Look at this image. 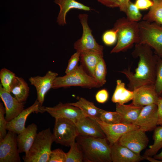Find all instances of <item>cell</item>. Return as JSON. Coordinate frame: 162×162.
<instances>
[{"instance_id":"1f68e13d","label":"cell","mask_w":162,"mask_h":162,"mask_svg":"<svg viewBox=\"0 0 162 162\" xmlns=\"http://www.w3.org/2000/svg\"><path fill=\"white\" fill-rule=\"evenodd\" d=\"M125 13L127 15V18L132 21L138 22L141 19L142 17L140 10L135 4L130 1L129 3Z\"/></svg>"},{"instance_id":"d4e9b609","label":"cell","mask_w":162,"mask_h":162,"mask_svg":"<svg viewBox=\"0 0 162 162\" xmlns=\"http://www.w3.org/2000/svg\"><path fill=\"white\" fill-rule=\"evenodd\" d=\"M29 88L28 84L22 77L15 76L10 86V93L19 101L25 102L29 96Z\"/></svg>"},{"instance_id":"5b68a950","label":"cell","mask_w":162,"mask_h":162,"mask_svg":"<svg viewBox=\"0 0 162 162\" xmlns=\"http://www.w3.org/2000/svg\"><path fill=\"white\" fill-rule=\"evenodd\" d=\"M73 86L90 88L101 87L95 78L86 73L82 64L65 75L57 76L54 81L52 88Z\"/></svg>"},{"instance_id":"30bf717a","label":"cell","mask_w":162,"mask_h":162,"mask_svg":"<svg viewBox=\"0 0 162 162\" xmlns=\"http://www.w3.org/2000/svg\"><path fill=\"white\" fill-rule=\"evenodd\" d=\"M16 134L8 131L0 140V162H20Z\"/></svg>"},{"instance_id":"ab89813d","label":"cell","mask_w":162,"mask_h":162,"mask_svg":"<svg viewBox=\"0 0 162 162\" xmlns=\"http://www.w3.org/2000/svg\"><path fill=\"white\" fill-rule=\"evenodd\" d=\"M135 4L139 10H147L152 6L153 2L152 0H136Z\"/></svg>"},{"instance_id":"8d00e7d4","label":"cell","mask_w":162,"mask_h":162,"mask_svg":"<svg viewBox=\"0 0 162 162\" xmlns=\"http://www.w3.org/2000/svg\"><path fill=\"white\" fill-rule=\"evenodd\" d=\"M102 38L103 41L106 45L111 46L114 44L117 40L116 31L112 28L106 31L103 34Z\"/></svg>"},{"instance_id":"60d3db41","label":"cell","mask_w":162,"mask_h":162,"mask_svg":"<svg viewBox=\"0 0 162 162\" xmlns=\"http://www.w3.org/2000/svg\"><path fill=\"white\" fill-rule=\"evenodd\" d=\"M104 5L110 8H119V2L118 0H97Z\"/></svg>"},{"instance_id":"f35d334b","label":"cell","mask_w":162,"mask_h":162,"mask_svg":"<svg viewBox=\"0 0 162 162\" xmlns=\"http://www.w3.org/2000/svg\"><path fill=\"white\" fill-rule=\"evenodd\" d=\"M109 97V94L107 91L104 89L99 90L95 95L96 101L100 103H104L107 100Z\"/></svg>"},{"instance_id":"d6986e66","label":"cell","mask_w":162,"mask_h":162,"mask_svg":"<svg viewBox=\"0 0 162 162\" xmlns=\"http://www.w3.org/2000/svg\"><path fill=\"white\" fill-rule=\"evenodd\" d=\"M113 162H139L144 160L143 156L136 153L118 142L110 146Z\"/></svg>"},{"instance_id":"2e32d148","label":"cell","mask_w":162,"mask_h":162,"mask_svg":"<svg viewBox=\"0 0 162 162\" xmlns=\"http://www.w3.org/2000/svg\"><path fill=\"white\" fill-rule=\"evenodd\" d=\"M44 106H41L37 99L30 106L24 109L12 120L8 122L6 128L16 134H19L25 128V124L28 116L32 113L44 112Z\"/></svg>"},{"instance_id":"7402d4cb","label":"cell","mask_w":162,"mask_h":162,"mask_svg":"<svg viewBox=\"0 0 162 162\" xmlns=\"http://www.w3.org/2000/svg\"><path fill=\"white\" fill-rule=\"evenodd\" d=\"M143 107L136 106L132 103L129 105L116 103V111L121 115V123L128 124H134Z\"/></svg>"},{"instance_id":"52a82bcc","label":"cell","mask_w":162,"mask_h":162,"mask_svg":"<svg viewBox=\"0 0 162 162\" xmlns=\"http://www.w3.org/2000/svg\"><path fill=\"white\" fill-rule=\"evenodd\" d=\"M52 134L54 141L66 146H70L79 136L76 123L62 118H55Z\"/></svg>"},{"instance_id":"603a6c76","label":"cell","mask_w":162,"mask_h":162,"mask_svg":"<svg viewBox=\"0 0 162 162\" xmlns=\"http://www.w3.org/2000/svg\"><path fill=\"white\" fill-rule=\"evenodd\" d=\"M103 58V51L89 50L80 53L81 64L86 69L90 75L94 78L96 67L99 61Z\"/></svg>"},{"instance_id":"83f0119b","label":"cell","mask_w":162,"mask_h":162,"mask_svg":"<svg viewBox=\"0 0 162 162\" xmlns=\"http://www.w3.org/2000/svg\"><path fill=\"white\" fill-rule=\"evenodd\" d=\"M153 139V143L146 150L143 155L154 156L162 148V126L156 127L154 129Z\"/></svg>"},{"instance_id":"bcb514c9","label":"cell","mask_w":162,"mask_h":162,"mask_svg":"<svg viewBox=\"0 0 162 162\" xmlns=\"http://www.w3.org/2000/svg\"><path fill=\"white\" fill-rule=\"evenodd\" d=\"M160 96L162 98V93L160 95Z\"/></svg>"},{"instance_id":"836d02e7","label":"cell","mask_w":162,"mask_h":162,"mask_svg":"<svg viewBox=\"0 0 162 162\" xmlns=\"http://www.w3.org/2000/svg\"><path fill=\"white\" fill-rule=\"evenodd\" d=\"M154 86L157 93L160 96L162 93V58L160 57L156 65Z\"/></svg>"},{"instance_id":"74e56055","label":"cell","mask_w":162,"mask_h":162,"mask_svg":"<svg viewBox=\"0 0 162 162\" xmlns=\"http://www.w3.org/2000/svg\"><path fill=\"white\" fill-rule=\"evenodd\" d=\"M80 59V53L76 52L70 57L68 60L66 74H68L74 70L78 66V63Z\"/></svg>"},{"instance_id":"4fadbf2b","label":"cell","mask_w":162,"mask_h":162,"mask_svg":"<svg viewBox=\"0 0 162 162\" xmlns=\"http://www.w3.org/2000/svg\"><path fill=\"white\" fill-rule=\"evenodd\" d=\"M106 136L110 146L118 142L119 138L125 133L130 130L139 129L134 124L122 123L109 124L100 120H96Z\"/></svg>"},{"instance_id":"7a4b0ae2","label":"cell","mask_w":162,"mask_h":162,"mask_svg":"<svg viewBox=\"0 0 162 162\" xmlns=\"http://www.w3.org/2000/svg\"><path fill=\"white\" fill-rule=\"evenodd\" d=\"M76 142L82 152L83 161L111 162L110 146L106 138L78 136Z\"/></svg>"},{"instance_id":"44dd1931","label":"cell","mask_w":162,"mask_h":162,"mask_svg":"<svg viewBox=\"0 0 162 162\" xmlns=\"http://www.w3.org/2000/svg\"><path fill=\"white\" fill-rule=\"evenodd\" d=\"M54 2L60 8V11L57 18V22L60 26H63L67 23L66 16L70 10L76 9L87 11L91 10L89 7L75 0H54Z\"/></svg>"},{"instance_id":"7bdbcfd3","label":"cell","mask_w":162,"mask_h":162,"mask_svg":"<svg viewBox=\"0 0 162 162\" xmlns=\"http://www.w3.org/2000/svg\"><path fill=\"white\" fill-rule=\"evenodd\" d=\"M120 5L119 8L120 11L126 13L130 0H118Z\"/></svg>"},{"instance_id":"6da1fadb","label":"cell","mask_w":162,"mask_h":162,"mask_svg":"<svg viewBox=\"0 0 162 162\" xmlns=\"http://www.w3.org/2000/svg\"><path fill=\"white\" fill-rule=\"evenodd\" d=\"M132 55L134 57L138 58L139 59L135 72H131L130 68L120 71L125 75L129 81L128 89L133 91L143 85H154L159 57L153 54L150 46L143 44H136Z\"/></svg>"},{"instance_id":"b9f144b4","label":"cell","mask_w":162,"mask_h":162,"mask_svg":"<svg viewBox=\"0 0 162 162\" xmlns=\"http://www.w3.org/2000/svg\"><path fill=\"white\" fill-rule=\"evenodd\" d=\"M158 115V125L162 126V98L160 96L157 104Z\"/></svg>"},{"instance_id":"ac0fdd59","label":"cell","mask_w":162,"mask_h":162,"mask_svg":"<svg viewBox=\"0 0 162 162\" xmlns=\"http://www.w3.org/2000/svg\"><path fill=\"white\" fill-rule=\"evenodd\" d=\"M79 136L106 138L96 120L87 116L83 117L76 122Z\"/></svg>"},{"instance_id":"4316f807","label":"cell","mask_w":162,"mask_h":162,"mask_svg":"<svg viewBox=\"0 0 162 162\" xmlns=\"http://www.w3.org/2000/svg\"><path fill=\"white\" fill-rule=\"evenodd\" d=\"M153 5L143 17V20L154 22L162 26V0H152Z\"/></svg>"},{"instance_id":"8fae6325","label":"cell","mask_w":162,"mask_h":162,"mask_svg":"<svg viewBox=\"0 0 162 162\" xmlns=\"http://www.w3.org/2000/svg\"><path fill=\"white\" fill-rule=\"evenodd\" d=\"M44 110L55 119L66 118L73 121L76 123L80 118L86 116L82 110L70 103H60L53 107L44 106Z\"/></svg>"},{"instance_id":"cb8c5ba5","label":"cell","mask_w":162,"mask_h":162,"mask_svg":"<svg viewBox=\"0 0 162 162\" xmlns=\"http://www.w3.org/2000/svg\"><path fill=\"white\" fill-rule=\"evenodd\" d=\"M70 103L82 110L86 116L95 120H100L101 115L104 111L96 107L93 102L82 97L79 98L76 102Z\"/></svg>"},{"instance_id":"f546056e","label":"cell","mask_w":162,"mask_h":162,"mask_svg":"<svg viewBox=\"0 0 162 162\" xmlns=\"http://www.w3.org/2000/svg\"><path fill=\"white\" fill-rule=\"evenodd\" d=\"M106 68L105 62L102 58L97 64L95 70L94 78L101 87L106 82Z\"/></svg>"},{"instance_id":"5bb4252c","label":"cell","mask_w":162,"mask_h":162,"mask_svg":"<svg viewBox=\"0 0 162 162\" xmlns=\"http://www.w3.org/2000/svg\"><path fill=\"white\" fill-rule=\"evenodd\" d=\"M58 76V73L49 71L43 76H37L29 78L31 84L36 88L37 100L41 106L43 104L46 94L52 88L54 81Z\"/></svg>"},{"instance_id":"9c48e42d","label":"cell","mask_w":162,"mask_h":162,"mask_svg":"<svg viewBox=\"0 0 162 162\" xmlns=\"http://www.w3.org/2000/svg\"><path fill=\"white\" fill-rule=\"evenodd\" d=\"M145 132L139 129L130 130L123 134L118 142L134 152L140 154L146 147L149 142Z\"/></svg>"},{"instance_id":"d6a6232c","label":"cell","mask_w":162,"mask_h":162,"mask_svg":"<svg viewBox=\"0 0 162 162\" xmlns=\"http://www.w3.org/2000/svg\"><path fill=\"white\" fill-rule=\"evenodd\" d=\"M100 120L109 124L121 123V117L117 111L110 112L104 110L100 117Z\"/></svg>"},{"instance_id":"8992f818","label":"cell","mask_w":162,"mask_h":162,"mask_svg":"<svg viewBox=\"0 0 162 162\" xmlns=\"http://www.w3.org/2000/svg\"><path fill=\"white\" fill-rule=\"evenodd\" d=\"M138 23L139 39L137 44L148 45L162 58V26L143 20Z\"/></svg>"},{"instance_id":"4dcf8cb0","label":"cell","mask_w":162,"mask_h":162,"mask_svg":"<svg viewBox=\"0 0 162 162\" xmlns=\"http://www.w3.org/2000/svg\"><path fill=\"white\" fill-rule=\"evenodd\" d=\"M15 76V73L7 68H3L0 71L1 84L9 92H10V85Z\"/></svg>"},{"instance_id":"277c9868","label":"cell","mask_w":162,"mask_h":162,"mask_svg":"<svg viewBox=\"0 0 162 162\" xmlns=\"http://www.w3.org/2000/svg\"><path fill=\"white\" fill-rule=\"evenodd\" d=\"M54 141L53 134L50 128L39 132L28 155L23 156L24 162H48Z\"/></svg>"},{"instance_id":"e575fe53","label":"cell","mask_w":162,"mask_h":162,"mask_svg":"<svg viewBox=\"0 0 162 162\" xmlns=\"http://www.w3.org/2000/svg\"><path fill=\"white\" fill-rule=\"evenodd\" d=\"M5 109L2 103H0V140L3 139L6 135V126L8 122L6 121L4 114Z\"/></svg>"},{"instance_id":"3957f363","label":"cell","mask_w":162,"mask_h":162,"mask_svg":"<svg viewBox=\"0 0 162 162\" xmlns=\"http://www.w3.org/2000/svg\"><path fill=\"white\" fill-rule=\"evenodd\" d=\"M113 29L117 32V43L110 53L124 51L137 44L139 39L138 22L129 20L127 18H120L115 22Z\"/></svg>"},{"instance_id":"f6af8a7d","label":"cell","mask_w":162,"mask_h":162,"mask_svg":"<svg viewBox=\"0 0 162 162\" xmlns=\"http://www.w3.org/2000/svg\"><path fill=\"white\" fill-rule=\"evenodd\" d=\"M154 158L156 159L162 161V151L158 154H156L154 156Z\"/></svg>"},{"instance_id":"7c38bea8","label":"cell","mask_w":162,"mask_h":162,"mask_svg":"<svg viewBox=\"0 0 162 162\" xmlns=\"http://www.w3.org/2000/svg\"><path fill=\"white\" fill-rule=\"evenodd\" d=\"M157 109L156 104L143 106L134 124L145 132L154 130L158 125Z\"/></svg>"},{"instance_id":"9a60e30c","label":"cell","mask_w":162,"mask_h":162,"mask_svg":"<svg viewBox=\"0 0 162 162\" xmlns=\"http://www.w3.org/2000/svg\"><path fill=\"white\" fill-rule=\"evenodd\" d=\"M133 91V104L141 106L152 104L157 105L160 96L157 93L154 85H143Z\"/></svg>"},{"instance_id":"f1b7e54d","label":"cell","mask_w":162,"mask_h":162,"mask_svg":"<svg viewBox=\"0 0 162 162\" xmlns=\"http://www.w3.org/2000/svg\"><path fill=\"white\" fill-rule=\"evenodd\" d=\"M70 149L66 154V162H82L83 156L78 143L75 142L70 146Z\"/></svg>"},{"instance_id":"d590c367","label":"cell","mask_w":162,"mask_h":162,"mask_svg":"<svg viewBox=\"0 0 162 162\" xmlns=\"http://www.w3.org/2000/svg\"><path fill=\"white\" fill-rule=\"evenodd\" d=\"M66 153L57 148L51 151L48 162H66Z\"/></svg>"},{"instance_id":"ee69618b","label":"cell","mask_w":162,"mask_h":162,"mask_svg":"<svg viewBox=\"0 0 162 162\" xmlns=\"http://www.w3.org/2000/svg\"><path fill=\"white\" fill-rule=\"evenodd\" d=\"M144 160H146L151 162H162V161L155 159L152 157L143 155Z\"/></svg>"},{"instance_id":"484cf974","label":"cell","mask_w":162,"mask_h":162,"mask_svg":"<svg viewBox=\"0 0 162 162\" xmlns=\"http://www.w3.org/2000/svg\"><path fill=\"white\" fill-rule=\"evenodd\" d=\"M133 96V91L127 89L124 82L120 80L116 81V87L111 99L113 103L124 104L132 100Z\"/></svg>"},{"instance_id":"ffe728a7","label":"cell","mask_w":162,"mask_h":162,"mask_svg":"<svg viewBox=\"0 0 162 162\" xmlns=\"http://www.w3.org/2000/svg\"><path fill=\"white\" fill-rule=\"evenodd\" d=\"M38 127L34 123L29 125L16 136L18 149L20 153L25 152L28 155L37 134Z\"/></svg>"},{"instance_id":"e0dca14e","label":"cell","mask_w":162,"mask_h":162,"mask_svg":"<svg viewBox=\"0 0 162 162\" xmlns=\"http://www.w3.org/2000/svg\"><path fill=\"white\" fill-rule=\"evenodd\" d=\"M0 97L4 105L5 118L9 122L17 116L24 109L25 102H21L13 97L0 84Z\"/></svg>"},{"instance_id":"ba28073f","label":"cell","mask_w":162,"mask_h":162,"mask_svg":"<svg viewBox=\"0 0 162 162\" xmlns=\"http://www.w3.org/2000/svg\"><path fill=\"white\" fill-rule=\"evenodd\" d=\"M78 18L82 26V33L81 38L74 44V47L76 52L80 53L89 50L103 51V46L97 42L92 34L88 23V15L80 14Z\"/></svg>"}]
</instances>
